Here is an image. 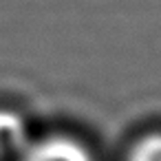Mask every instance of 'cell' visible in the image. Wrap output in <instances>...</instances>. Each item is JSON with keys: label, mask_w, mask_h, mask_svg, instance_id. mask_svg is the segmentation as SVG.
Instances as JSON below:
<instances>
[{"label": "cell", "mask_w": 161, "mask_h": 161, "mask_svg": "<svg viewBox=\"0 0 161 161\" xmlns=\"http://www.w3.org/2000/svg\"><path fill=\"white\" fill-rule=\"evenodd\" d=\"M27 143H29V135L25 121L11 110H0V159L11 152L20 157Z\"/></svg>", "instance_id": "cell-2"}, {"label": "cell", "mask_w": 161, "mask_h": 161, "mask_svg": "<svg viewBox=\"0 0 161 161\" xmlns=\"http://www.w3.org/2000/svg\"><path fill=\"white\" fill-rule=\"evenodd\" d=\"M20 161H95L91 150L75 137L47 135L29 139L20 152Z\"/></svg>", "instance_id": "cell-1"}, {"label": "cell", "mask_w": 161, "mask_h": 161, "mask_svg": "<svg viewBox=\"0 0 161 161\" xmlns=\"http://www.w3.org/2000/svg\"><path fill=\"white\" fill-rule=\"evenodd\" d=\"M128 161H161V132L143 135L132 146Z\"/></svg>", "instance_id": "cell-3"}]
</instances>
